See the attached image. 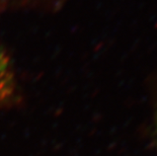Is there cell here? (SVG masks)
I'll return each mask as SVG.
<instances>
[{
    "instance_id": "cell-2",
    "label": "cell",
    "mask_w": 157,
    "mask_h": 156,
    "mask_svg": "<svg viewBox=\"0 0 157 156\" xmlns=\"http://www.w3.org/2000/svg\"><path fill=\"white\" fill-rule=\"evenodd\" d=\"M156 133H157V120H156Z\"/></svg>"
},
{
    "instance_id": "cell-1",
    "label": "cell",
    "mask_w": 157,
    "mask_h": 156,
    "mask_svg": "<svg viewBox=\"0 0 157 156\" xmlns=\"http://www.w3.org/2000/svg\"><path fill=\"white\" fill-rule=\"evenodd\" d=\"M12 88V72L9 61L0 48V98L4 97Z\"/></svg>"
}]
</instances>
